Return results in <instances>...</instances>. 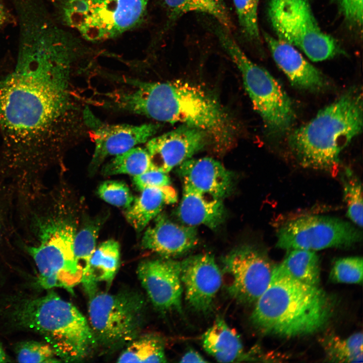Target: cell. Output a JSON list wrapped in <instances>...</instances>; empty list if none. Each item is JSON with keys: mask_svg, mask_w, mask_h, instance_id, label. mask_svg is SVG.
Here are the masks:
<instances>
[{"mask_svg": "<svg viewBox=\"0 0 363 363\" xmlns=\"http://www.w3.org/2000/svg\"><path fill=\"white\" fill-rule=\"evenodd\" d=\"M76 51L49 40L28 45L0 79L1 163L16 173L44 168L65 145L73 122L70 70Z\"/></svg>", "mask_w": 363, "mask_h": 363, "instance_id": "obj_1", "label": "cell"}, {"mask_svg": "<svg viewBox=\"0 0 363 363\" xmlns=\"http://www.w3.org/2000/svg\"><path fill=\"white\" fill-rule=\"evenodd\" d=\"M126 81L129 87L104 94V105L160 122L200 129L218 144L230 142L233 128L229 116L203 89L179 80Z\"/></svg>", "mask_w": 363, "mask_h": 363, "instance_id": "obj_2", "label": "cell"}, {"mask_svg": "<svg viewBox=\"0 0 363 363\" xmlns=\"http://www.w3.org/2000/svg\"><path fill=\"white\" fill-rule=\"evenodd\" d=\"M252 324L266 334L292 337L314 333L331 317L332 302L318 286L300 282L274 268L268 286L256 301Z\"/></svg>", "mask_w": 363, "mask_h": 363, "instance_id": "obj_3", "label": "cell"}, {"mask_svg": "<svg viewBox=\"0 0 363 363\" xmlns=\"http://www.w3.org/2000/svg\"><path fill=\"white\" fill-rule=\"evenodd\" d=\"M362 94L351 87L290 134V148L303 166L330 171L340 152L362 130Z\"/></svg>", "mask_w": 363, "mask_h": 363, "instance_id": "obj_4", "label": "cell"}, {"mask_svg": "<svg viewBox=\"0 0 363 363\" xmlns=\"http://www.w3.org/2000/svg\"><path fill=\"white\" fill-rule=\"evenodd\" d=\"M11 315L19 327L43 335L65 361H80L97 346L86 318L54 292L18 302Z\"/></svg>", "mask_w": 363, "mask_h": 363, "instance_id": "obj_5", "label": "cell"}, {"mask_svg": "<svg viewBox=\"0 0 363 363\" xmlns=\"http://www.w3.org/2000/svg\"><path fill=\"white\" fill-rule=\"evenodd\" d=\"M32 230L37 244L26 246L37 267L38 282L45 289L54 287L73 292L83 271L74 254L76 226L72 221L44 210L35 213Z\"/></svg>", "mask_w": 363, "mask_h": 363, "instance_id": "obj_6", "label": "cell"}, {"mask_svg": "<svg viewBox=\"0 0 363 363\" xmlns=\"http://www.w3.org/2000/svg\"><path fill=\"white\" fill-rule=\"evenodd\" d=\"M215 32L222 47L241 73L246 91L268 131L275 136L287 133L293 126L295 115L292 102L282 85L246 55L229 31L218 26Z\"/></svg>", "mask_w": 363, "mask_h": 363, "instance_id": "obj_7", "label": "cell"}, {"mask_svg": "<svg viewBox=\"0 0 363 363\" xmlns=\"http://www.w3.org/2000/svg\"><path fill=\"white\" fill-rule=\"evenodd\" d=\"M149 0H58L63 21L86 40H106L144 20Z\"/></svg>", "mask_w": 363, "mask_h": 363, "instance_id": "obj_8", "label": "cell"}, {"mask_svg": "<svg viewBox=\"0 0 363 363\" xmlns=\"http://www.w3.org/2000/svg\"><path fill=\"white\" fill-rule=\"evenodd\" d=\"M89 324L97 345L114 350L138 336L145 317V301L134 290L96 292L89 298Z\"/></svg>", "mask_w": 363, "mask_h": 363, "instance_id": "obj_9", "label": "cell"}, {"mask_svg": "<svg viewBox=\"0 0 363 363\" xmlns=\"http://www.w3.org/2000/svg\"><path fill=\"white\" fill-rule=\"evenodd\" d=\"M268 15L278 39L299 48L312 61L342 52L335 39L319 27L309 0H270Z\"/></svg>", "mask_w": 363, "mask_h": 363, "instance_id": "obj_10", "label": "cell"}, {"mask_svg": "<svg viewBox=\"0 0 363 363\" xmlns=\"http://www.w3.org/2000/svg\"><path fill=\"white\" fill-rule=\"evenodd\" d=\"M276 247L290 250H320L329 248H348L359 242L361 231L342 219L325 216L309 215L289 220L277 233Z\"/></svg>", "mask_w": 363, "mask_h": 363, "instance_id": "obj_11", "label": "cell"}, {"mask_svg": "<svg viewBox=\"0 0 363 363\" xmlns=\"http://www.w3.org/2000/svg\"><path fill=\"white\" fill-rule=\"evenodd\" d=\"M221 262L222 283L227 292L244 305L256 302L268 286L274 268L265 253L247 245L231 250Z\"/></svg>", "mask_w": 363, "mask_h": 363, "instance_id": "obj_12", "label": "cell"}, {"mask_svg": "<svg viewBox=\"0 0 363 363\" xmlns=\"http://www.w3.org/2000/svg\"><path fill=\"white\" fill-rule=\"evenodd\" d=\"M137 274L150 300L158 310L182 313L180 262L164 257L146 260L139 264Z\"/></svg>", "mask_w": 363, "mask_h": 363, "instance_id": "obj_13", "label": "cell"}, {"mask_svg": "<svg viewBox=\"0 0 363 363\" xmlns=\"http://www.w3.org/2000/svg\"><path fill=\"white\" fill-rule=\"evenodd\" d=\"M91 127L94 151L89 167L93 174L109 156L122 154L136 145L146 143L159 129L158 124L148 123L141 125L107 124L97 120L89 113L85 114Z\"/></svg>", "mask_w": 363, "mask_h": 363, "instance_id": "obj_14", "label": "cell"}, {"mask_svg": "<svg viewBox=\"0 0 363 363\" xmlns=\"http://www.w3.org/2000/svg\"><path fill=\"white\" fill-rule=\"evenodd\" d=\"M180 262V279L188 306L202 314L209 313L222 284V274L210 254L190 256Z\"/></svg>", "mask_w": 363, "mask_h": 363, "instance_id": "obj_15", "label": "cell"}, {"mask_svg": "<svg viewBox=\"0 0 363 363\" xmlns=\"http://www.w3.org/2000/svg\"><path fill=\"white\" fill-rule=\"evenodd\" d=\"M210 139L204 131L182 125L150 138L146 142L145 149L152 168L168 173L203 149Z\"/></svg>", "mask_w": 363, "mask_h": 363, "instance_id": "obj_16", "label": "cell"}, {"mask_svg": "<svg viewBox=\"0 0 363 363\" xmlns=\"http://www.w3.org/2000/svg\"><path fill=\"white\" fill-rule=\"evenodd\" d=\"M198 240L196 226L176 223L160 213L145 231L142 246L162 257L171 258L189 252Z\"/></svg>", "mask_w": 363, "mask_h": 363, "instance_id": "obj_17", "label": "cell"}, {"mask_svg": "<svg viewBox=\"0 0 363 363\" xmlns=\"http://www.w3.org/2000/svg\"><path fill=\"white\" fill-rule=\"evenodd\" d=\"M264 37L275 62L292 85L313 92L327 89L329 82L326 77L293 46L266 33Z\"/></svg>", "mask_w": 363, "mask_h": 363, "instance_id": "obj_18", "label": "cell"}, {"mask_svg": "<svg viewBox=\"0 0 363 363\" xmlns=\"http://www.w3.org/2000/svg\"><path fill=\"white\" fill-rule=\"evenodd\" d=\"M177 171L183 185L200 193L223 200L232 189L230 172L211 157L191 158L178 166Z\"/></svg>", "mask_w": 363, "mask_h": 363, "instance_id": "obj_19", "label": "cell"}, {"mask_svg": "<svg viewBox=\"0 0 363 363\" xmlns=\"http://www.w3.org/2000/svg\"><path fill=\"white\" fill-rule=\"evenodd\" d=\"M176 214L184 224L203 225L215 229L224 221L225 211L222 199L200 193L183 185L182 198Z\"/></svg>", "mask_w": 363, "mask_h": 363, "instance_id": "obj_20", "label": "cell"}, {"mask_svg": "<svg viewBox=\"0 0 363 363\" xmlns=\"http://www.w3.org/2000/svg\"><path fill=\"white\" fill-rule=\"evenodd\" d=\"M119 264L120 248L117 241L108 239L95 248L81 282L89 298L97 292L99 283L104 282L110 286Z\"/></svg>", "mask_w": 363, "mask_h": 363, "instance_id": "obj_21", "label": "cell"}, {"mask_svg": "<svg viewBox=\"0 0 363 363\" xmlns=\"http://www.w3.org/2000/svg\"><path fill=\"white\" fill-rule=\"evenodd\" d=\"M141 192L125 213L127 221L137 232L142 231L165 205L177 200V192L170 185L148 188Z\"/></svg>", "mask_w": 363, "mask_h": 363, "instance_id": "obj_22", "label": "cell"}, {"mask_svg": "<svg viewBox=\"0 0 363 363\" xmlns=\"http://www.w3.org/2000/svg\"><path fill=\"white\" fill-rule=\"evenodd\" d=\"M202 343L205 350L219 362H233L244 356L240 337L222 317H218L203 334Z\"/></svg>", "mask_w": 363, "mask_h": 363, "instance_id": "obj_23", "label": "cell"}, {"mask_svg": "<svg viewBox=\"0 0 363 363\" xmlns=\"http://www.w3.org/2000/svg\"><path fill=\"white\" fill-rule=\"evenodd\" d=\"M275 269L282 274L309 285L318 286L320 266L318 255L313 251L288 250L282 263Z\"/></svg>", "mask_w": 363, "mask_h": 363, "instance_id": "obj_24", "label": "cell"}, {"mask_svg": "<svg viewBox=\"0 0 363 363\" xmlns=\"http://www.w3.org/2000/svg\"><path fill=\"white\" fill-rule=\"evenodd\" d=\"M170 20L174 21L190 12L209 15L228 31L233 28L224 0H162Z\"/></svg>", "mask_w": 363, "mask_h": 363, "instance_id": "obj_25", "label": "cell"}, {"mask_svg": "<svg viewBox=\"0 0 363 363\" xmlns=\"http://www.w3.org/2000/svg\"><path fill=\"white\" fill-rule=\"evenodd\" d=\"M164 342L154 334L138 336L127 345L117 362H165Z\"/></svg>", "mask_w": 363, "mask_h": 363, "instance_id": "obj_26", "label": "cell"}, {"mask_svg": "<svg viewBox=\"0 0 363 363\" xmlns=\"http://www.w3.org/2000/svg\"><path fill=\"white\" fill-rule=\"evenodd\" d=\"M326 358L335 362L363 361L362 333L357 332L347 338L329 334L321 339Z\"/></svg>", "mask_w": 363, "mask_h": 363, "instance_id": "obj_27", "label": "cell"}, {"mask_svg": "<svg viewBox=\"0 0 363 363\" xmlns=\"http://www.w3.org/2000/svg\"><path fill=\"white\" fill-rule=\"evenodd\" d=\"M150 169L151 160L145 148L134 147L114 156L102 167V173L105 176L128 174L134 176Z\"/></svg>", "mask_w": 363, "mask_h": 363, "instance_id": "obj_28", "label": "cell"}, {"mask_svg": "<svg viewBox=\"0 0 363 363\" xmlns=\"http://www.w3.org/2000/svg\"><path fill=\"white\" fill-rule=\"evenodd\" d=\"M101 222L97 220L90 222L76 233L74 242V254L76 262L82 269L83 274L88 267L91 258L95 250Z\"/></svg>", "mask_w": 363, "mask_h": 363, "instance_id": "obj_29", "label": "cell"}, {"mask_svg": "<svg viewBox=\"0 0 363 363\" xmlns=\"http://www.w3.org/2000/svg\"><path fill=\"white\" fill-rule=\"evenodd\" d=\"M343 197L347 205V216L359 227L362 226V195L361 184L349 169L342 176Z\"/></svg>", "mask_w": 363, "mask_h": 363, "instance_id": "obj_30", "label": "cell"}, {"mask_svg": "<svg viewBox=\"0 0 363 363\" xmlns=\"http://www.w3.org/2000/svg\"><path fill=\"white\" fill-rule=\"evenodd\" d=\"M362 278V258L358 256L337 260L329 275V279L334 283L361 284Z\"/></svg>", "mask_w": 363, "mask_h": 363, "instance_id": "obj_31", "label": "cell"}, {"mask_svg": "<svg viewBox=\"0 0 363 363\" xmlns=\"http://www.w3.org/2000/svg\"><path fill=\"white\" fill-rule=\"evenodd\" d=\"M243 34L248 39L258 41L260 32L258 19L259 0H233Z\"/></svg>", "mask_w": 363, "mask_h": 363, "instance_id": "obj_32", "label": "cell"}, {"mask_svg": "<svg viewBox=\"0 0 363 363\" xmlns=\"http://www.w3.org/2000/svg\"><path fill=\"white\" fill-rule=\"evenodd\" d=\"M17 359L19 362H55L61 361L57 358L54 351L47 343L35 341L21 342L16 347Z\"/></svg>", "mask_w": 363, "mask_h": 363, "instance_id": "obj_33", "label": "cell"}, {"mask_svg": "<svg viewBox=\"0 0 363 363\" xmlns=\"http://www.w3.org/2000/svg\"><path fill=\"white\" fill-rule=\"evenodd\" d=\"M97 194L107 203L127 209L132 204L134 197L127 185L120 181L109 180L98 187Z\"/></svg>", "mask_w": 363, "mask_h": 363, "instance_id": "obj_34", "label": "cell"}, {"mask_svg": "<svg viewBox=\"0 0 363 363\" xmlns=\"http://www.w3.org/2000/svg\"><path fill=\"white\" fill-rule=\"evenodd\" d=\"M133 181L134 185L141 191L148 188L169 186L171 183L167 173L153 168L133 176Z\"/></svg>", "mask_w": 363, "mask_h": 363, "instance_id": "obj_35", "label": "cell"}, {"mask_svg": "<svg viewBox=\"0 0 363 363\" xmlns=\"http://www.w3.org/2000/svg\"><path fill=\"white\" fill-rule=\"evenodd\" d=\"M345 20L355 26H361L363 17V0H333Z\"/></svg>", "mask_w": 363, "mask_h": 363, "instance_id": "obj_36", "label": "cell"}, {"mask_svg": "<svg viewBox=\"0 0 363 363\" xmlns=\"http://www.w3.org/2000/svg\"><path fill=\"white\" fill-rule=\"evenodd\" d=\"M206 360L198 351L194 349L187 351L181 357L180 362H206Z\"/></svg>", "mask_w": 363, "mask_h": 363, "instance_id": "obj_37", "label": "cell"}, {"mask_svg": "<svg viewBox=\"0 0 363 363\" xmlns=\"http://www.w3.org/2000/svg\"><path fill=\"white\" fill-rule=\"evenodd\" d=\"M8 13L0 1V26L5 23L8 20Z\"/></svg>", "mask_w": 363, "mask_h": 363, "instance_id": "obj_38", "label": "cell"}, {"mask_svg": "<svg viewBox=\"0 0 363 363\" xmlns=\"http://www.w3.org/2000/svg\"><path fill=\"white\" fill-rule=\"evenodd\" d=\"M8 357L5 353L1 344L0 343V362H6L9 361Z\"/></svg>", "mask_w": 363, "mask_h": 363, "instance_id": "obj_39", "label": "cell"}, {"mask_svg": "<svg viewBox=\"0 0 363 363\" xmlns=\"http://www.w3.org/2000/svg\"><path fill=\"white\" fill-rule=\"evenodd\" d=\"M3 231H4L3 221L2 213H1V212L0 210V242H1V240L3 237Z\"/></svg>", "mask_w": 363, "mask_h": 363, "instance_id": "obj_40", "label": "cell"}]
</instances>
